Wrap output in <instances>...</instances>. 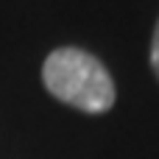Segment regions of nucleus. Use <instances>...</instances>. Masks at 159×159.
<instances>
[{
	"label": "nucleus",
	"mask_w": 159,
	"mask_h": 159,
	"mask_svg": "<svg viewBox=\"0 0 159 159\" xmlns=\"http://www.w3.org/2000/svg\"><path fill=\"white\" fill-rule=\"evenodd\" d=\"M42 84L56 101L87 115H106L117 101L112 73L84 48H56L48 53Z\"/></svg>",
	"instance_id": "nucleus-1"
},
{
	"label": "nucleus",
	"mask_w": 159,
	"mask_h": 159,
	"mask_svg": "<svg viewBox=\"0 0 159 159\" xmlns=\"http://www.w3.org/2000/svg\"><path fill=\"white\" fill-rule=\"evenodd\" d=\"M148 59H151V70H154V75L159 78V17H157V25H154V36H151V53H148Z\"/></svg>",
	"instance_id": "nucleus-2"
}]
</instances>
